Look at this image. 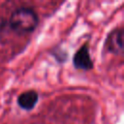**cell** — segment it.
I'll use <instances>...</instances> for the list:
<instances>
[{"mask_svg":"<svg viewBox=\"0 0 124 124\" xmlns=\"http://www.w3.org/2000/svg\"><path fill=\"white\" fill-rule=\"evenodd\" d=\"M73 65L77 70L81 71H90L93 69L94 64L89 52L88 43H84L74 54L73 56Z\"/></svg>","mask_w":124,"mask_h":124,"instance_id":"7a4b0ae2","label":"cell"},{"mask_svg":"<svg viewBox=\"0 0 124 124\" xmlns=\"http://www.w3.org/2000/svg\"><path fill=\"white\" fill-rule=\"evenodd\" d=\"M7 28H8V21L4 17L0 16V43L2 42L4 36L7 33Z\"/></svg>","mask_w":124,"mask_h":124,"instance_id":"5b68a950","label":"cell"},{"mask_svg":"<svg viewBox=\"0 0 124 124\" xmlns=\"http://www.w3.org/2000/svg\"><path fill=\"white\" fill-rule=\"evenodd\" d=\"M37 13L29 7H19L12 14L8 21L9 27L18 35L32 33L38 26Z\"/></svg>","mask_w":124,"mask_h":124,"instance_id":"6da1fadb","label":"cell"},{"mask_svg":"<svg viewBox=\"0 0 124 124\" xmlns=\"http://www.w3.org/2000/svg\"><path fill=\"white\" fill-rule=\"evenodd\" d=\"M105 48L108 52L114 55H121L123 53L122 28H114L107 35V38L105 40Z\"/></svg>","mask_w":124,"mask_h":124,"instance_id":"3957f363","label":"cell"},{"mask_svg":"<svg viewBox=\"0 0 124 124\" xmlns=\"http://www.w3.org/2000/svg\"><path fill=\"white\" fill-rule=\"evenodd\" d=\"M38 101H39L38 92L35 90H27L22 92L17 97L16 103L21 109L30 111L36 107V105L38 104Z\"/></svg>","mask_w":124,"mask_h":124,"instance_id":"277c9868","label":"cell"}]
</instances>
